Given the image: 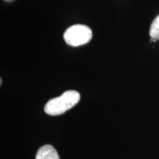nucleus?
<instances>
[{"label":"nucleus","mask_w":159,"mask_h":159,"mask_svg":"<svg viewBox=\"0 0 159 159\" xmlns=\"http://www.w3.org/2000/svg\"><path fill=\"white\" fill-rule=\"evenodd\" d=\"M150 35L151 39L159 40V15L157 16L150 26Z\"/></svg>","instance_id":"20e7f679"},{"label":"nucleus","mask_w":159,"mask_h":159,"mask_svg":"<svg viewBox=\"0 0 159 159\" xmlns=\"http://www.w3.org/2000/svg\"><path fill=\"white\" fill-rule=\"evenodd\" d=\"M63 39L67 44L78 47L91 41L92 39V31L86 25H75L66 30Z\"/></svg>","instance_id":"f03ea898"},{"label":"nucleus","mask_w":159,"mask_h":159,"mask_svg":"<svg viewBox=\"0 0 159 159\" xmlns=\"http://www.w3.org/2000/svg\"><path fill=\"white\" fill-rule=\"evenodd\" d=\"M35 159H60L56 150L52 145L42 146L38 150Z\"/></svg>","instance_id":"7ed1b4c3"},{"label":"nucleus","mask_w":159,"mask_h":159,"mask_svg":"<svg viewBox=\"0 0 159 159\" xmlns=\"http://www.w3.org/2000/svg\"><path fill=\"white\" fill-rule=\"evenodd\" d=\"M80 99V95L77 91L74 90L65 91L61 96L49 99L45 105L44 111L51 116L63 114L77 104Z\"/></svg>","instance_id":"f257e3e1"}]
</instances>
